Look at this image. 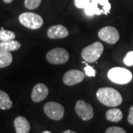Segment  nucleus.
Masks as SVG:
<instances>
[{
  "label": "nucleus",
  "instance_id": "7",
  "mask_svg": "<svg viewBox=\"0 0 133 133\" xmlns=\"http://www.w3.org/2000/svg\"><path fill=\"white\" fill-rule=\"evenodd\" d=\"M44 112L48 117L54 121H59L63 118L64 115V108L57 102L50 101L44 106Z\"/></svg>",
  "mask_w": 133,
  "mask_h": 133
},
{
  "label": "nucleus",
  "instance_id": "21",
  "mask_svg": "<svg viewBox=\"0 0 133 133\" xmlns=\"http://www.w3.org/2000/svg\"><path fill=\"white\" fill-rule=\"evenodd\" d=\"M124 64L127 66H132L133 65V51H129L127 52L126 56L124 58Z\"/></svg>",
  "mask_w": 133,
  "mask_h": 133
},
{
  "label": "nucleus",
  "instance_id": "23",
  "mask_svg": "<svg viewBox=\"0 0 133 133\" xmlns=\"http://www.w3.org/2000/svg\"><path fill=\"white\" fill-rule=\"evenodd\" d=\"M84 72H85V74L87 76H90V77H95V70L91 66H89L87 64H86V66L84 67Z\"/></svg>",
  "mask_w": 133,
  "mask_h": 133
},
{
  "label": "nucleus",
  "instance_id": "22",
  "mask_svg": "<svg viewBox=\"0 0 133 133\" xmlns=\"http://www.w3.org/2000/svg\"><path fill=\"white\" fill-rule=\"evenodd\" d=\"M106 133H127V132L121 127H111L106 130Z\"/></svg>",
  "mask_w": 133,
  "mask_h": 133
},
{
  "label": "nucleus",
  "instance_id": "26",
  "mask_svg": "<svg viewBox=\"0 0 133 133\" xmlns=\"http://www.w3.org/2000/svg\"><path fill=\"white\" fill-rule=\"evenodd\" d=\"M3 1H4V2H5V3L9 4V3H11L14 0H3Z\"/></svg>",
  "mask_w": 133,
  "mask_h": 133
},
{
  "label": "nucleus",
  "instance_id": "13",
  "mask_svg": "<svg viewBox=\"0 0 133 133\" xmlns=\"http://www.w3.org/2000/svg\"><path fill=\"white\" fill-rule=\"evenodd\" d=\"M16 132V133H29L30 126L28 121L22 116L16 118L14 122Z\"/></svg>",
  "mask_w": 133,
  "mask_h": 133
},
{
  "label": "nucleus",
  "instance_id": "20",
  "mask_svg": "<svg viewBox=\"0 0 133 133\" xmlns=\"http://www.w3.org/2000/svg\"><path fill=\"white\" fill-rule=\"evenodd\" d=\"M91 0H74V3L76 8L84 9L90 3Z\"/></svg>",
  "mask_w": 133,
  "mask_h": 133
},
{
  "label": "nucleus",
  "instance_id": "27",
  "mask_svg": "<svg viewBox=\"0 0 133 133\" xmlns=\"http://www.w3.org/2000/svg\"><path fill=\"white\" fill-rule=\"evenodd\" d=\"M42 133H52V132H50V131H44V132H43Z\"/></svg>",
  "mask_w": 133,
  "mask_h": 133
},
{
  "label": "nucleus",
  "instance_id": "12",
  "mask_svg": "<svg viewBox=\"0 0 133 133\" xmlns=\"http://www.w3.org/2000/svg\"><path fill=\"white\" fill-rule=\"evenodd\" d=\"M69 34L67 29L61 24L51 26L48 30V36L52 39H60L66 37Z\"/></svg>",
  "mask_w": 133,
  "mask_h": 133
},
{
  "label": "nucleus",
  "instance_id": "6",
  "mask_svg": "<svg viewBox=\"0 0 133 133\" xmlns=\"http://www.w3.org/2000/svg\"><path fill=\"white\" fill-rule=\"evenodd\" d=\"M46 58L52 64H64L69 59V53L64 48H54L47 53Z\"/></svg>",
  "mask_w": 133,
  "mask_h": 133
},
{
  "label": "nucleus",
  "instance_id": "2",
  "mask_svg": "<svg viewBox=\"0 0 133 133\" xmlns=\"http://www.w3.org/2000/svg\"><path fill=\"white\" fill-rule=\"evenodd\" d=\"M110 10L111 4L109 0H91L90 3L84 8V12L87 16H99L102 14L107 15Z\"/></svg>",
  "mask_w": 133,
  "mask_h": 133
},
{
  "label": "nucleus",
  "instance_id": "16",
  "mask_svg": "<svg viewBox=\"0 0 133 133\" xmlns=\"http://www.w3.org/2000/svg\"><path fill=\"white\" fill-rule=\"evenodd\" d=\"M0 48L4 49L8 52H12V51L18 50L21 48V44L18 41H15L14 39L6 41V42H1Z\"/></svg>",
  "mask_w": 133,
  "mask_h": 133
},
{
  "label": "nucleus",
  "instance_id": "3",
  "mask_svg": "<svg viewBox=\"0 0 133 133\" xmlns=\"http://www.w3.org/2000/svg\"><path fill=\"white\" fill-rule=\"evenodd\" d=\"M107 76L110 81L118 84H126L132 79V72L123 67H113L110 69Z\"/></svg>",
  "mask_w": 133,
  "mask_h": 133
},
{
  "label": "nucleus",
  "instance_id": "1",
  "mask_svg": "<svg viewBox=\"0 0 133 133\" xmlns=\"http://www.w3.org/2000/svg\"><path fill=\"white\" fill-rule=\"evenodd\" d=\"M97 98L105 106L115 107L121 105L123 102V98L118 91L111 87H102L96 92Z\"/></svg>",
  "mask_w": 133,
  "mask_h": 133
},
{
  "label": "nucleus",
  "instance_id": "5",
  "mask_svg": "<svg viewBox=\"0 0 133 133\" xmlns=\"http://www.w3.org/2000/svg\"><path fill=\"white\" fill-rule=\"evenodd\" d=\"M19 20L22 25L31 30L39 29L42 28L44 23L42 17L40 15L30 12L22 14L19 16Z\"/></svg>",
  "mask_w": 133,
  "mask_h": 133
},
{
  "label": "nucleus",
  "instance_id": "24",
  "mask_svg": "<svg viewBox=\"0 0 133 133\" xmlns=\"http://www.w3.org/2000/svg\"><path fill=\"white\" fill-rule=\"evenodd\" d=\"M128 122L131 125H133V106L130 107L128 115Z\"/></svg>",
  "mask_w": 133,
  "mask_h": 133
},
{
  "label": "nucleus",
  "instance_id": "15",
  "mask_svg": "<svg viewBox=\"0 0 133 133\" xmlns=\"http://www.w3.org/2000/svg\"><path fill=\"white\" fill-rule=\"evenodd\" d=\"M13 62V56L10 52H8L0 48V68L8 66Z\"/></svg>",
  "mask_w": 133,
  "mask_h": 133
},
{
  "label": "nucleus",
  "instance_id": "4",
  "mask_svg": "<svg viewBox=\"0 0 133 133\" xmlns=\"http://www.w3.org/2000/svg\"><path fill=\"white\" fill-rule=\"evenodd\" d=\"M104 51V46L101 42L93 43L83 49L81 52V57L89 63L96 62Z\"/></svg>",
  "mask_w": 133,
  "mask_h": 133
},
{
  "label": "nucleus",
  "instance_id": "10",
  "mask_svg": "<svg viewBox=\"0 0 133 133\" xmlns=\"http://www.w3.org/2000/svg\"><path fill=\"white\" fill-rule=\"evenodd\" d=\"M84 78V72L77 70H70L64 73L63 76V82L66 85L72 86L81 82Z\"/></svg>",
  "mask_w": 133,
  "mask_h": 133
},
{
  "label": "nucleus",
  "instance_id": "17",
  "mask_svg": "<svg viewBox=\"0 0 133 133\" xmlns=\"http://www.w3.org/2000/svg\"><path fill=\"white\" fill-rule=\"evenodd\" d=\"M12 106L13 102L10 98L9 95L4 91L0 90V109H9Z\"/></svg>",
  "mask_w": 133,
  "mask_h": 133
},
{
  "label": "nucleus",
  "instance_id": "9",
  "mask_svg": "<svg viewBox=\"0 0 133 133\" xmlns=\"http://www.w3.org/2000/svg\"><path fill=\"white\" fill-rule=\"evenodd\" d=\"M98 37L108 44H115L119 40L120 36L118 30L115 28L107 26L100 30Z\"/></svg>",
  "mask_w": 133,
  "mask_h": 133
},
{
  "label": "nucleus",
  "instance_id": "25",
  "mask_svg": "<svg viewBox=\"0 0 133 133\" xmlns=\"http://www.w3.org/2000/svg\"><path fill=\"white\" fill-rule=\"evenodd\" d=\"M63 133H77L74 131H72V130H66L64 132H63Z\"/></svg>",
  "mask_w": 133,
  "mask_h": 133
},
{
  "label": "nucleus",
  "instance_id": "18",
  "mask_svg": "<svg viewBox=\"0 0 133 133\" xmlns=\"http://www.w3.org/2000/svg\"><path fill=\"white\" fill-rule=\"evenodd\" d=\"M15 38H16V35L13 31L4 30V28H1L0 30V41L1 42L14 40Z\"/></svg>",
  "mask_w": 133,
  "mask_h": 133
},
{
  "label": "nucleus",
  "instance_id": "8",
  "mask_svg": "<svg viewBox=\"0 0 133 133\" xmlns=\"http://www.w3.org/2000/svg\"><path fill=\"white\" fill-rule=\"evenodd\" d=\"M75 109L78 116L84 121H89L94 116V111L92 105L82 100H79L76 102Z\"/></svg>",
  "mask_w": 133,
  "mask_h": 133
},
{
  "label": "nucleus",
  "instance_id": "11",
  "mask_svg": "<svg viewBox=\"0 0 133 133\" xmlns=\"http://www.w3.org/2000/svg\"><path fill=\"white\" fill-rule=\"evenodd\" d=\"M49 93V90L47 86L44 84L39 83L34 86L32 93H31V98L33 101L36 103H38L44 100Z\"/></svg>",
  "mask_w": 133,
  "mask_h": 133
},
{
  "label": "nucleus",
  "instance_id": "14",
  "mask_svg": "<svg viewBox=\"0 0 133 133\" xmlns=\"http://www.w3.org/2000/svg\"><path fill=\"white\" fill-rule=\"evenodd\" d=\"M107 119L112 122H118L123 118V113L121 110L117 108L109 109L106 112Z\"/></svg>",
  "mask_w": 133,
  "mask_h": 133
},
{
  "label": "nucleus",
  "instance_id": "19",
  "mask_svg": "<svg viewBox=\"0 0 133 133\" xmlns=\"http://www.w3.org/2000/svg\"><path fill=\"white\" fill-rule=\"evenodd\" d=\"M42 2V0H24V6L26 8L34 10L38 8Z\"/></svg>",
  "mask_w": 133,
  "mask_h": 133
}]
</instances>
